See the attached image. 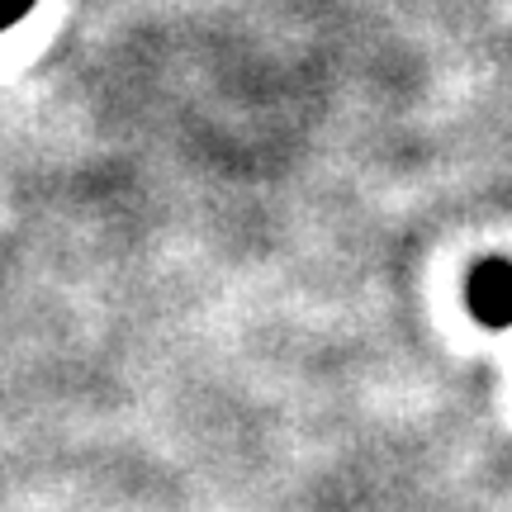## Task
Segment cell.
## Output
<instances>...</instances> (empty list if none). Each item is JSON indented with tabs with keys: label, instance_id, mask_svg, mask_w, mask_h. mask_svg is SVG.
Wrapping results in <instances>:
<instances>
[{
	"label": "cell",
	"instance_id": "cell-2",
	"mask_svg": "<svg viewBox=\"0 0 512 512\" xmlns=\"http://www.w3.org/2000/svg\"><path fill=\"white\" fill-rule=\"evenodd\" d=\"M29 5H34V0H0V29L19 24V19L29 15Z\"/></svg>",
	"mask_w": 512,
	"mask_h": 512
},
{
	"label": "cell",
	"instance_id": "cell-1",
	"mask_svg": "<svg viewBox=\"0 0 512 512\" xmlns=\"http://www.w3.org/2000/svg\"><path fill=\"white\" fill-rule=\"evenodd\" d=\"M465 304L484 328H508L512 323V266L508 261H479L465 285Z\"/></svg>",
	"mask_w": 512,
	"mask_h": 512
}]
</instances>
